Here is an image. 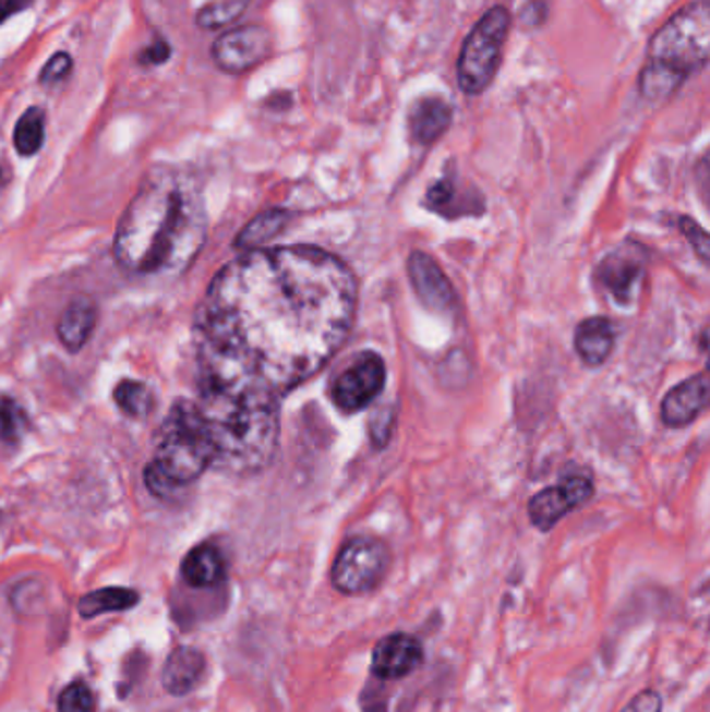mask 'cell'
Here are the masks:
<instances>
[{"instance_id": "6da1fadb", "label": "cell", "mask_w": 710, "mask_h": 712, "mask_svg": "<svg viewBox=\"0 0 710 712\" xmlns=\"http://www.w3.org/2000/svg\"><path fill=\"white\" fill-rule=\"evenodd\" d=\"M357 302L350 267L317 246L236 256L194 317L196 396L279 411L342 348Z\"/></svg>"}, {"instance_id": "7a4b0ae2", "label": "cell", "mask_w": 710, "mask_h": 712, "mask_svg": "<svg viewBox=\"0 0 710 712\" xmlns=\"http://www.w3.org/2000/svg\"><path fill=\"white\" fill-rule=\"evenodd\" d=\"M206 208L194 173L159 165L146 173L115 231L117 265L132 276H180L206 242Z\"/></svg>"}, {"instance_id": "3957f363", "label": "cell", "mask_w": 710, "mask_h": 712, "mask_svg": "<svg viewBox=\"0 0 710 712\" xmlns=\"http://www.w3.org/2000/svg\"><path fill=\"white\" fill-rule=\"evenodd\" d=\"M217 450L205 419L194 400L178 398L163 419L153 460L144 469V483L160 500L196 482L215 467Z\"/></svg>"}, {"instance_id": "277c9868", "label": "cell", "mask_w": 710, "mask_h": 712, "mask_svg": "<svg viewBox=\"0 0 710 712\" xmlns=\"http://www.w3.org/2000/svg\"><path fill=\"white\" fill-rule=\"evenodd\" d=\"M709 55L710 0H694L659 27L650 40L646 63L686 82L691 73L709 63Z\"/></svg>"}, {"instance_id": "5b68a950", "label": "cell", "mask_w": 710, "mask_h": 712, "mask_svg": "<svg viewBox=\"0 0 710 712\" xmlns=\"http://www.w3.org/2000/svg\"><path fill=\"white\" fill-rule=\"evenodd\" d=\"M510 29V13L506 7H492L465 38L457 61L458 88L476 96L494 82L504 45Z\"/></svg>"}, {"instance_id": "8992f818", "label": "cell", "mask_w": 710, "mask_h": 712, "mask_svg": "<svg viewBox=\"0 0 710 712\" xmlns=\"http://www.w3.org/2000/svg\"><path fill=\"white\" fill-rule=\"evenodd\" d=\"M392 563L389 548L375 538H352L344 544L334 567L332 586L344 596H361L377 590Z\"/></svg>"}, {"instance_id": "52a82bcc", "label": "cell", "mask_w": 710, "mask_h": 712, "mask_svg": "<svg viewBox=\"0 0 710 712\" xmlns=\"http://www.w3.org/2000/svg\"><path fill=\"white\" fill-rule=\"evenodd\" d=\"M274 52V36L263 25H240L224 32L210 48L215 65L229 75H242L265 63Z\"/></svg>"}, {"instance_id": "ba28073f", "label": "cell", "mask_w": 710, "mask_h": 712, "mask_svg": "<svg viewBox=\"0 0 710 712\" xmlns=\"http://www.w3.org/2000/svg\"><path fill=\"white\" fill-rule=\"evenodd\" d=\"M386 384V363L380 354L365 352L354 359V363L340 373L332 386V398L344 413H357L366 409L384 390Z\"/></svg>"}, {"instance_id": "9c48e42d", "label": "cell", "mask_w": 710, "mask_h": 712, "mask_svg": "<svg viewBox=\"0 0 710 712\" xmlns=\"http://www.w3.org/2000/svg\"><path fill=\"white\" fill-rule=\"evenodd\" d=\"M592 494H594L592 480L583 475H573L535 494L527 506L529 519L540 531H550L571 510L588 503Z\"/></svg>"}, {"instance_id": "30bf717a", "label": "cell", "mask_w": 710, "mask_h": 712, "mask_svg": "<svg viewBox=\"0 0 710 712\" xmlns=\"http://www.w3.org/2000/svg\"><path fill=\"white\" fill-rule=\"evenodd\" d=\"M423 643L411 633H389L373 645L371 675L380 681H398L423 665Z\"/></svg>"}, {"instance_id": "8fae6325", "label": "cell", "mask_w": 710, "mask_h": 712, "mask_svg": "<svg viewBox=\"0 0 710 712\" xmlns=\"http://www.w3.org/2000/svg\"><path fill=\"white\" fill-rule=\"evenodd\" d=\"M409 277L417 297L428 309L437 313H446L455 309L457 304L455 290L448 277L444 276V271L430 254L412 253L409 256Z\"/></svg>"}, {"instance_id": "7c38bea8", "label": "cell", "mask_w": 710, "mask_h": 712, "mask_svg": "<svg viewBox=\"0 0 710 712\" xmlns=\"http://www.w3.org/2000/svg\"><path fill=\"white\" fill-rule=\"evenodd\" d=\"M709 407V375L698 373L664 396L661 417L669 427H684Z\"/></svg>"}, {"instance_id": "4fadbf2b", "label": "cell", "mask_w": 710, "mask_h": 712, "mask_svg": "<svg viewBox=\"0 0 710 712\" xmlns=\"http://www.w3.org/2000/svg\"><path fill=\"white\" fill-rule=\"evenodd\" d=\"M453 123V107L440 96L419 98L409 111V132L414 144L430 146L442 138Z\"/></svg>"}, {"instance_id": "5bb4252c", "label": "cell", "mask_w": 710, "mask_h": 712, "mask_svg": "<svg viewBox=\"0 0 710 712\" xmlns=\"http://www.w3.org/2000/svg\"><path fill=\"white\" fill-rule=\"evenodd\" d=\"M205 668V654L201 650L190 645L176 648L165 661L160 673L163 688L171 696H185L201 684Z\"/></svg>"}, {"instance_id": "9a60e30c", "label": "cell", "mask_w": 710, "mask_h": 712, "mask_svg": "<svg viewBox=\"0 0 710 712\" xmlns=\"http://www.w3.org/2000/svg\"><path fill=\"white\" fill-rule=\"evenodd\" d=\"M98 322V306L88 297H75L57 322V336L69 352H80L88 345Z\"/></svg>"}, {"instance_id": "2e32d148", "label": "cell", "mask_w": 710, "mask_h": 712, "mask_svg": "<svg viewBox=\"0 0 710 712\" xmlns=\"http://www.w3.org/2000/svg\"><path fill=\"white\" fill-rule=\"evenodd\" d=\"M183 581L194 590H210L226 581V558L215 544H198L182 560Z\"/></svg>"}, {"instance_id": "e0dca14e", "label": "cell", "mask_w": 710, "mask_h": 712, "mask_svg": "<svg viewBox=\"0 0 710 712\" xmlns=\"http://www.w3.org/2000/svg\"><path fill=\"white\" fill-rule=\"evenodd\" d=\"M615 348V327L604 317H592L575 329V350L588 367L606 363Z\"/></svg>"}, {"instance_id": "ac0fdd59", "label": "cell", "mask_w": 710, "mask_h": 712, "mask_svg": "<svg viewBox=\"0 0 710 712\" xmlns=\"http://www.w3.org/2000/svg\"><path fill=\"white\" fill-rule=\"evenodd\" d=\"M641 276V258L638 254L615 253L604 261L600 267V277L606 283V288L613 292L615 299L621 302L629 300V292L634 290L636 281Z\"/></svg>"}, {"instance_id": "d6986e66", "label": "cell", "mask_w": 710, "mask_h": 712, "mask_svg": "<svg viewBox=\"0 0 710 712\" xmlns=\"http://www.w3.org/2000/svg\"><path fill=\"white\" fill-rule=\"evenodd\" d=\"M137 602H140V594L130 588H103L80 598L77 611L82 619H96L107 613L130 611Z\"/></svg>"}, {"instance_id": "ffe728a7", "label": "cell", "mask_w": 710, "mask_h": 712, "mask_svg": "<svg viewBox=\"0 0 710 712\" xmlns=\"http://www.w3.org/2000/svg\"><path fill=\"white\" fill-rule=\"evenodd\" d=\"M115 405L132 419H148L155 409V396L151 388L136 379H123L115 386Z\"/></svg>"}, {"instance_id": "44dd1931", "label": "cell", "mask_w": 710, "mask_h": 712, "mask_svg": "<svg viewBox=\"0 0 710 712\" xmlns=\"http://www.w3.org/2000/svg\"><path fill=\"white\" fill-rule=\"evenodd\" d=\"M286 219H288V213H284V210H267V213L258 215L244 230L240 231L233 246L244 253L258 249L263 242H267L269 238H274L284 230Z\"/></svg>"}, {"instance_id": "7402d4cb", "label": "cell", "mask_w": 710, "mask_h": 712, "mask_svg": "<svg viewBox=\"0 0 710 712\" xmlns=\"http://www.w3.org/2000/svg\"><path fill=\"white\" fill-rule=\"evenodd\" d=\"M15 150L22 157L36 155L45 144V111L40 107H29L20 121L15 123L13 132Z\"/></svg>"}, {"instance_id": "603a6c76", "label": "cell", "mask_w": 710, "mask_h": 712, "mask_svg": "<svg viewBox=\"0 0 710 712\" xmlns=\"http://www.w3.org/2000/svg\"><path fill=\"white\" fill-rule=\"evenodd\" d=\"M27 430L29 419L22 405L11 396L0 394V442L15 446Z\"/></svg>"}, {"instance_id": "cb8c5ba5", "label": "cell", "mask_w": 710, "mask_h": 712, "mask_svg": "<svg viewBox=\"0 0 710 712\" xmlns=\"http://www.w3.org/2000/svg\"><path fill=\"white\" fill-rule=\"evenodd\" d=\"M251 0H217L208 2L196 13V25L203 29H221L236 22Z\"/></svg>"}, {"instance_id": "d4e9b609", "label": "cell", "mask_w": 710, "mask_h": 712, "mask_svg": "<svg viewBox=\"0 0 710 712\" xmlns=\"http://www.w3.org/2000/svg\"><path fill=\"white\" fill-rule=\"evenodd\" d=\"M57 709L59 712H96V696L84 681H73L61 691Z\"/></svg>"}, {"instance_id": "484cf974", "label": "cell", "mask_w": 710, "mask_h": 712, "mask_svg": "<svg viewBox=\"0 0 710 712\" xmlns=\"http://www.w3.org/2000/svg\"><path fill=\"white\" fill-rule=\"evenodd\" d=\"M71 70H73V59L69 57L68 52H57L55 57L48 59V63L40 71V84L43 86L59 84V82L68 80Z\"/></svg>"}, {"instance_id": "4316f807", "label": "cell", "mask_w": 710, "mask_h": 712, "mask_svg": "<svg viewBox=\"0 0 710 712\" xmlns=\"http://www.w3.org/2000/svg\"><path fill=\"white\" fill-rule=\"evenodd\" d=\"M621 712H663V698L654 689H643L636 693Z\"/></svg>"}, {"instance_id": "83f0119b", "label": "cell", "mask_w": 710, "mask_h": 712, "mask_svg": "<svg viewBox=\"0 0 710 712\" xmlns=\"http://www.w3.org/2000/svg\"><path fill=\"white\" fill-rule=\"evenodd\" d=\"M171 57V45L165 43L163 38H157L153 45L144 48L140 55H137V63L148 68V65H163L167 59Z\"/></svg>"}, {"instance_id": "f1b7e54d", "label": "cell", "mask_w": 710, "mask_h": 712, "mask_svg": "<svg viewBox=\"0 0 710 712\" xmlns=\"http://www.w3.org/2000/svg\"><path fill=\"white\" fill-rule=\"evenodd\" d=\"M32 0H0V24H4L9 17L23 11Z\"/></svg>"}, {"instance_id": "f546056e", "label": "cell", "mask_w": 710, "mask_h": 712, "mask_svg": "<svg viewBox=\"0 0 710 712\" xmlns=\"http://www.w3.org/2000/svg\"><path fill=\"white\" fill-rule=\"evenodd\" d=\"M0 185H2V169H0Z\"/></svg>"}]
</instances>
